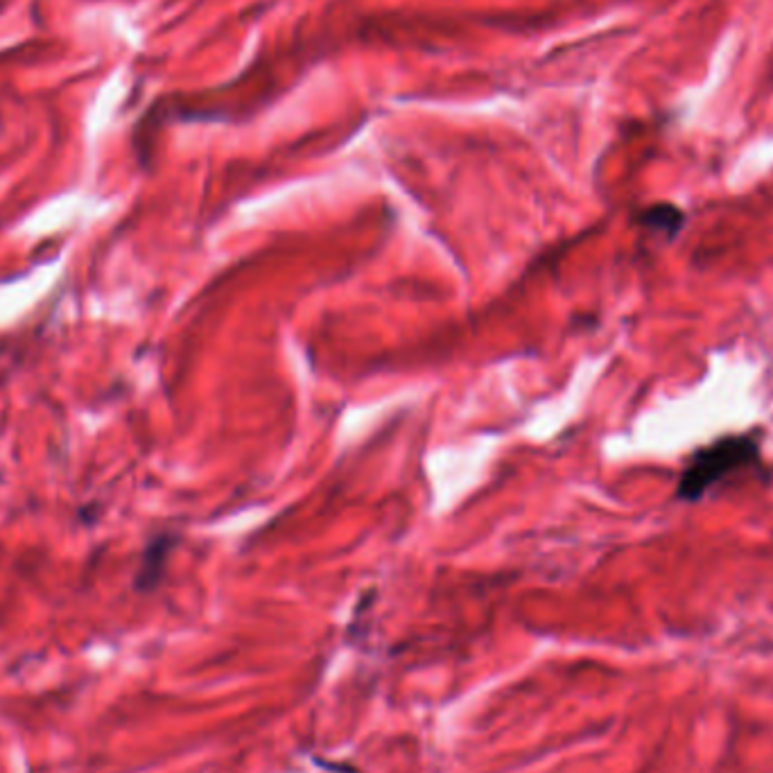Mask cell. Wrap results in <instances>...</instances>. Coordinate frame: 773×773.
I'll return each instance as SVG.
<instances>
[{
	"label": "cell",
	"mask_w": 773,
	"mask_h": 773,
	"mask_svg": "<svg viewBox=\"0 0 773 773\" xmlns=\"http://www.w3.org/2000/svg\"><path fill=\"white\" fill-rule=\"evenodd\" d=\"M760 464V441L753 437H724L699 448L685 464L676 486V498L697 502L728 475Z\"/></svg>",
	"instance_id": "obj_1"
},
{
	"label": "cell",
	"mask_w": 773,
	"mask_h": 773,
	"mask_svg": "<svg viewBox=\"0 0 773 773\" xmlns=\"http://www.w3.org/2000/svg\"><path fill=\"white\" fill-rule=\"evenodd\" d=\"M165 554H168V538L165 536L156 538V541L147 547L141 572H138L136 577L138 590H152L156 584H159L161 572L165 566Z\"/></svg>",
	"instance_id": "obj_2"
},
{
	"label": "cell",
	"mask_w": 773,
	"mask_h": 773,
	"mask_svg": "<svg viewBox=\"0 0 773 773\" xmlns=\"http://www.w3.org/2000/svg\"><path fill=\"white\" fill-rule=\"evenodd\" d=\"M683 222H685V213L681 211V208H676L672 204L651 206V208H647L645 213L640 215L642 227L663 231L670 238H674L676 233L683 229Z\"/></svg>",
	"instance_id": "obj_3"
}]
</instances>
